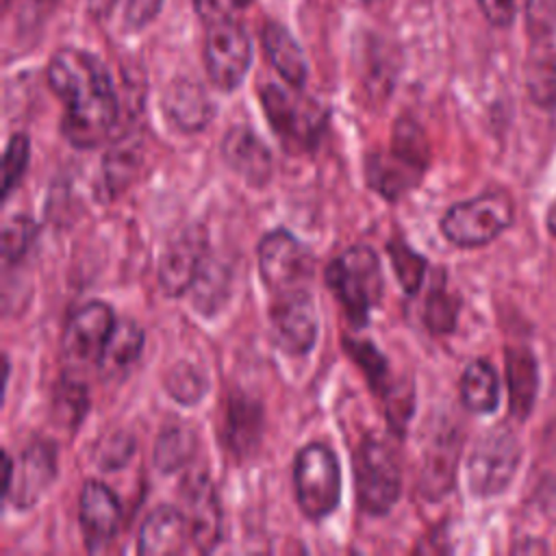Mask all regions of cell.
<instances>
[{
    "label": "cell",
    "mask_w": 556,
    "mask_h": 556,
    "mask_svg": "<svg viewBox=\"0 0 556 556\" xmlns=\"http://www.w3.org/2000/svg\"><path fill=\"white\" fill-rule=\"evenodd\" d=\"M48 85L65 106L61 130L76 148L102 143L119 115L106 65L83 48H59L48 63Z\"/></svg>",
    "instance_id": "obj_1"
},
{
    "label": "cell",
    "mask_w": 556,
    "mask_h": 556,
    "mask_svg": "<svg viewBox=\"0 0 556 556\" xmlns=\"http://www.w3.org/2000/svg\"><path fill=\"white\" fill-rule=\"evenodd\" d=\"M428 161L430 152L421 128L410 119H397L389 152L371 154L365 165V176L371 189L387 200H395L421 180Z\"/></svg>",
    "instance_id": "obj_2"
},
{
    "label": "cell",
    "mask_w": 556,
    "mask_h": 556,
    "mask_svg": "<svg viewBox=\"0 0 556 556\" xmlns=\"http://www.w3.org/2000/svg\"><path fill=\"white\" fill-rule=\"evenodd\" d=\"M326 285L337 295L348 321L363 328L382 295L378 254L369 245H352L326 267Z\"/></svg>",
    "instance_id": "obj_3"
},
{
    "label": "cell",
    "mask_w": 556,
    "mask_h": 556,
    "mask_svg": "<svg viewBox=\"0 0 556 556\" xmlns=\"http://www.w3.org/2000/svg\"><path fill=\"white\" fill-rule=\"evenodd\" d=\"M354 486L361 510L371 517L387 515L400 497V463L378 437H365L354 452Z\"/></svg>",
    "instance_id": "obj_4"
},
{
    "label": "cell",
    "mask_w": 556,
    "mask_h": 556,
    "mask_svg": "<svg viewBox=\"0 0 556 556\" xmlns=\"http://www.w3.org/2000/svg\"><path fill=\"white\" fill-rule=\"evenodd\" d=\"M293 484L300 510L319 521L341 502V465L324 443L304 445L293 460Z\"/></svg>",
    "instance_id": "obj_5"
},
{
    "label": "cell",
    "mask_w": 556,
    "mask_h": 556,
    "mask_svg": "<svg viewBox=\"0 0 556 556\" xmlns=\"http://www.w3.org/2000/svg\"><path fill=\"white\" fill-rule=\"evenodd\" d=\"M513 217L515 208L508 193L486 191L452 204L441 219V232L458 248H478L500 237L513 224Z\"/></svg>",
    "instance_id": "obj_6"
},
{
    "label": "cell",
    "mask_w": 556,
    "mask_h": 556,
    "mask_svg": "<svg viewBox=\"0 0 556 556\" xmlns=\"http://www.w3.org/2000/svg\"><path fill=\"white\" fill-rule=\"evenodd\" d=\"M261 102L271 130L287 150L304 152L315 148L326 128V111L317 102L302 100L274 83L261 89Z\"/></svg>",
    "instance_id": "obj_7"
},
{
    "label": "cell",
    "mask_w": 556,
    "mask_h": 556,
    "mask_svg": "<svg viewBox=\"0 0 556 556\" xmlns=\"http://www.w3.org/2000/svg\"><path fill=\"white\" fill-rule=\"evenodd\" d=\"M521 460V445L506 426L491 428L473 445L467 460L469 491L478 497H493L502 493Z\"/></svg>",
    "instance_id": "obj_8"
},
{
    "label": "cell",
    "mask_w": 556,
    "mask_h": 556,
    "mask_svg": "<svg viewBox=\"0 0 556 556\" xmlns=\"http://www.w3.org/2000/svg\"><path fill=\"white\" fill-rule=\"evenodd\" d=\"M56 478V447L50 441H33L24 447L13 463L4 452V504H13L17 510L35 506Z\"/></svg>",
    "instance_id": "obj_9"
},
{
    "label": "cell",
    "mask_w": 556,
    "mask_h": 556,
    "mask_svg": "<svg viewBox=\"0 0 556 556\" xmlns=\"http://www.w3.org/2000/svg\"><path fill=\"white\" fill-rule=\"evenodd\" d=\"M252 63V41L237 20L206 24L204 67L219 91H235Z\"/></svg>",
    "instance_id": "obj_10"
},
{
    "label": "cell",
    "mask_w": 556,
    "mask_h": 556,
    "mask_svg": "<svg viewBox=\"0 0 556 556\" xmlns=\"http://www.w3.org/2000/svg\"><path fill=\"white\" fill-rule=\"evenodd\" d=\"M269 321L276 345L291 354H308L317 341L319 319L313 295L306 287H293L274 293Z\"/></svg>",
    "instance_id": "obj_11"
},
{
    "label": "cell",
    "mask_w": 556,
    "mask_h": 556,
    "mask_svg": "<svg viewBox=\"0 0 556 556\" xmlns=\"http://www.w3.org/2000/svg\"><path fill=\"white\" fill-rule=\"evenodd\" d=\"M258 271L271 293L304 287L313 271V258L306 245L289 230L276 228L258 241Z\"/></svg>",
    "instance_id": "obj_12"
},
{
    "label": "cell",
    "mask_w": 556,
    "mask_h": 556,
    "mask_svg": "<svg viewBox=\"0 0 556 556\" xmlns=\"http://www.w3.org/2000/svg\"><path fill=\"white\" fill-rule=\"evenodd\" d=\"M113 308L100 300L87 302L76 308L63 332V354L74 365H98L106 339L115 326Z\"/></svg>",
    "instance_id": "obj_13"
},
{
    "label": "cell",
    "mask_w": 556,
    "mask_h": 556,
    "mask_svg": "<svg viewBox=\"0 0 556 556\" xmlns=\"http://www.w3.org/2000/svg\"><path fill=\"white\" fill-rule=\"evenodd\" d=\"M208 237L202 226H189L167 243L159 263V285L169 298L187 293L208 256Z\"/></svg>",
    "instance_id": "obj_14"
},
{
    "label": "cell",
    "mask_w": 556,
    "mask_h": 556,
    "mask_svg": "<svg viewBox=\"0 0 556 556\" xmlns=\"http://www.w3.org/2000/svg\"><path fill=\"white\" fill-rule=\"evenodd\" d=\"M182 513L191 543L200 552H211L222 539V508L215 486L204 471L189 473L182 482Z\"/></svg>",
    "instance_id": "obj_15"
},
{
    "label": "cell",
    "mask_w": 556,
    "mask_h": 556,
    "mask_svg": "<svg viewBox=\"0 0 556 556\" xmlns=\"http://www.w3.org/2000/svg\"><path fill=\"white\" fill-rule=\"evenodd\" d=\"M78 521L89 552L104 549L122 526V504L100 480H87L80 489Z\"/></svg>",
    "instance_id": "obj_16"
},
{
    "label": "cell",
    "mask_w": 556,
    "mask_h": 556,
    "mask_svg": "<svg viewBox=\"0 0 556 556\" xmlns=\"http://www.w3.org/2000/svg\"><path fill=\"white\" fill-rule=\"evenodd\" d=\"M222 156L250 187H263L274 172V156L267 143L248 126H232L222 139Z\"/></svg>",
    "instance_id": "obj_17"
},
{
    "label": "cell",
    "mask_w": 556,
    "mask_h": 556,
    "mask_svg": "<svg viewBox=\"0 0 556 556\" xmlns=\"http://www.w3.org/2000/svg\"><path fill=\"white\" fill-rule=\"evenodd\" d=\"M163 113L178 132L193 135L211 122L213 102L198 80L176 78L163 93Z\"/></svg>",
    "instance_id": "obj_18"
},
{
    "label": "cell",
    "mask_w": 556,
    "mask_h": 556,
    "mask_svg": "<svg viewBox=\"0 0 556 556\" xmlns=\"http://www.w3.org/2000/svg\"><path fill=\"white\" fill-rule=\"evenodd\" d=\"M189 526L182 508L163 504L154 508L141 523L137 549L146 556L180 554L189 541Z\"/></svg>",
    "instance_id": "obj_19"
},
{
    "label": "cell",
    "mask_w": 556,
    "mask_h": 556,
    "mask_svg": "<svg viewBox=\"0 0 556 556\" xmlns=\"http://www.w3.org/2000/svg\"><path fill=\"white\" fill-rule=\"evenodd\" d=\"M263 432V406L258 400L235 393L228 397L224 415V437L232 454L250 456L261 441Z\"/></svg>",
    "instance_id": "obj_20"
},
{
    "label": "cell",
    "mask_w": 556,
    "mask_h": 556,
    "mask_svg": "<svg viewBox=\"0 0 556 556\" xmlns=\"http://www.w3.org/2000/svg\"><path fill=\"white\" fill-rule=\"evenodd\" d=\"M261 39L269 63L282 76V80L293 89H302L308 78V63L295 37L282 24L267 22Z\"/></svg>",
    "instance_id": "obj_21"
},
{
    "label": "cell",
    "mask_w": 556,
    "mask_h": 556,
    "mask_svg": "<svg viewBox=\"0 0 556 556\" xmlns=\"http://www.w3.org/2000/svg\"><path fill=\"white\" fill-rule=\"evenodd\" d=\"M458 452H460V441H458L456 432L439 434L426 447L421 476H419V486L426 497L437 500L452 489L454 476H456Z\"/></svg>",
    "instance_id": "obj_22"
},
{
    "label": "cell",
    "mask_w": 556,
    "mask_h": 556,
    "mask_svg": "<svg viewBox=\"0 0 556 556\" xmlns=\"http://www.w3.org/2000/svg\"><path fill=\"white\" fill-rule=\"evenodd\" d=\"M506 380L510 395V413L517 419H526L534 406L539 389L536 358L528 348L506 350Z\"/></svg>",
    "instance_id": "obj_23"
},
{
    "label": "cell",
    "mask_w": 556,
    "mask_h": 556,
    "mask_svg": "<svg viewBox=\"0 0 556 556\" xmlns=\"http://www.w3.org/2000/svg\"><path fill=\"white\" fill-rule=\"evenodd\" d=\"M143 330L132 319H117L100 354L98 369L104 378L124 376L141 356Z\"/></svg>",
    "instance_id": "obj_24"
},
{
    "label": "cell",
    "mask_w": 556,
    "mask_h": 556,
    "mask_svg": "<svg viewBox=\"0 0 556 556\" xmlns=\"http://www.w3.org/2000/svg\"><path fill=\"white\" fill-rule=\"evenodd\" d=\"M141 165H143L141 137L128 135L115 141L106 150V156L102 159V178L109 195L115 198L124 193L130 187V182L137 178Z\"/></svg>",
    "instance_id": "obj_25"
},
{
    "label": "cell",
    "mask_w": 556,
    "mask_h": 556,
    "mask_svg": "<svg viewBox=\"0 0 556 556\" xmlns=\"http://www.w3.org/2000/svg\"><path fill=\"white\" fill-rule=\"evenodd\" d=\"M460 402L471 413H493L500 402V382L486 361H471L460 376Z\"/></svg>",
    "instance_id": "obj_26"
},
{
    "label": "cell",
    "mask_w": 556,
    "mask_h": 556,
    "mask_svg": "<svg viewBox=\"0 0 556 556\" xmlns=\"http://www.w3.org/2000/svg\"><path fill=\"white\" fill-rule=\"evenodd\" d=\"M230 280H232V274H230L228 265L217 258L206 256L191 289H189L193 306L202 315H215L228 300Z\"/></svg>",
    "instance_id": "obj_27"
},
{
    "label": "cell",
    "mask_w": 556,
    "mask_h": 556,
    "mask_svg": "<svg viewBox=\"0 0 556 556\" xmlns=\"http://www.w3.org/2000/svg\"><path fill=\"white\" fill-rule=\"evenodd\" d=\"M195 452V432L187 424H167L154 443V465L163 473L182 469Z\"/></svg>",
    "instance_id": "obj_28"
},
{
    "label": "cell",
    "mask_w": 556,
    "mask_h": 556,
    "mask_svg": "<svg viewBox=\"0 0 556 556\" xmlns=\"http://www.w3.org/2000/svg\"><path fill=\"white\" fill-rule=\"evenodd\" d=\"M345 354L352 356V361L363 369L369 387L384 400V395L393 389L389 380V365L384 354L367 339H343Z\"/></svg>",
    "instance_id": "obj_29"
},
{
    "label": "cell",
    "mask_w": 556,
    "mask_h": 556,
    "mask_svg": "<svg viewBox=\"0 0 556 556\" xmlns=\"http://www.w3.org/2000/svg\"><path fill=\"white\" fill-rule=\"evenodd\" d=\"M165 389L176 402L191 406L204 397L208 389V380L200 367H195L193 363L180 361L169 367L165 376Z\"/></svg>",
    "instance_id": "obj_30"
},
{
    "label": "cell",
    "mask_w": 556,
    "mask_h": 556,
    "mask_svg": "<svg viewBox=\"0 0 556 556\" xmlns=\"http://www.w3.org/2000/svg\"><path fill=\"white\" fill-rule=\"evenodd\" d=\"M89 410V393L85 384L63 378L54 391V419L65 428H74Z\"/></svg>",
    "instance_id": "obj_31"
},
{
    "label": "cell",
    "mask_w": 556,
    "mask_h": 556,
    "mask_svg": "<svg viewBox=\"0 0 556 556\" xmlns=\"http://www.w3.org/2000/svg\"><path fill=\"white\" fill-rule=\"evenodd\" d=\"M389 256H391V267L397 276V282L402 289L413 295L419 291L424 274H426V258L410 250L404 241H391L389 243Z\"/></svg>",
    "instance_id": "obj_32"
},
{
    "label": "cell",
    "mask_w": 556,
    "mask_h": 556,
    "mask_svg": "<svg viewBox=\"0 0 556 556\" xmlns=\"http://www.w3.org/2000/svg\"><path fill=\"white\" fill-rule=\"evenodd\" d=\"M37 237V224L28 215H13L2 226V261L17 263Z\"/></svg>",
    "instance_id": "obj_33"
},
{
    "label": "cell",
    "mask_w": 556,
    "mask_h": 556,
    "mask_svg": "<svg viewBox=\"0 0 556 556\" xmlns=\"http://www.w3.org/2000/svg\"><path fill=\"white\" fill-rule=\"evenodd\" d=\"M456 317H458V300L441 287L432 289L426 300V311H424L426 326L437 334L452 332L456 326Z\"/></svg>",
    "instance_id": "obj_34"
},
{
    "label": "cell",
    "mask_w": 556,
    "mask_h": 556,
    "mask_svg": "<svg viewBox=\"0 0 556 556\" xmlns=\"http://www.w3.org/2000/svg\"><path fill=\"white\" fill-rule=\"evenodd\" d=\"M30 156V141L24 132L11 135L7 148H4V180H2V193L4 198L11 195V191L20 185Z\"/></svg>",
    "instance_id": "obj_35"
},
{
    "label": "cell",
    "mask_w": 556,
    "mask_h": 556,
    "mask_svg": "<svg viewBox=\"0 0 556 556\" xmlns=\"http://www.w3.org/2000/svg\"><path fill=\"white\" fill-rule=\"evenodd\" d=\"M526 22L534 39L552 37L556 30V0H528Z\"/></svg>",
    "instance_id": "obj_36"
},
{
    "label": "cell",
    "mask_w": 556,
    "mask_h": 556,
    "mask_svg": "<svg viewBox=\"0 0 556 556\" xmlns=\"http://www.w3.org/2000/svg\"><path fill=\"white\" fill-rule=\"evenodd\" d=\"M250 2L252 0H193V7L204 24H213L222 20H237V15L245 11Z\"/></svg>",
    "instance_id": "obj_37"
},
{
    "label": "cell",
    "mask_w": 556,
    "mask_h": 556,
    "mask_svg": "<svg viewBox=\"0 0 556 556\" xmlns=\"http://www.w3.org/2000/svg\"><path fill=\"white\" fill-rule=\"evenodd\" d=\"M132 452H135V441H132V437L119 432V434L111 437V439L102 445V450L98 452V465H100L102 469H106V471H115V469H119V467H124V465L128 463V458L132 456Z\"/></svg>",
    "instance_id": "obj_38"
},
{
    "label": "cell",
    "mask_w": 556,
    "mask_h": 556,
    "mask_svg": "<svg viewBox=\"0 0 556 556\" xmlns=\"http://www.w3.org/2000/svg\"><path fill=\"white\" fill-rule=\"evenodd\" d=\"M161 7H163V0H126L124 24L130 30H139L159 15Z\"/></svg>",
    "instance_id": "obj_39"
},
{
    "label": "cell",
    "mask_w": 556,
    "mask_h": 556,
    "mask_svg": "<svg viewBox=\"0 0 556 556\" xmlns=\"http://www.w3.org/2000/svg\"><path fill=\"white\" fill-rule=\"evenodd\" d=\"M478 4L493 26H508L515 17V0H478Z\"/></svg>",
    "instance_id": "obj_40"
},
{
    "label": "cell",
    "mask_w": 556,
    "mask_h": 556,
    "mask_svg": "<svg viewBox=\"0 0 556 556\" xmlns=\"http://www.w3.org/2000/svg\"><path fill=\"white\" fill-rule=\"evenodd\" d=\"M117 0H87V9L93 17H106Z\"/></svg>",
    "instance_id": "obj_41"
},
{
    "label": "cell",
    "mask_w": 556,
    "mask_h": 556,
    "mask_svg": "<svg viewBox=\"0 0 556 556\" xmlns=\"http://www.w3.org/2000/svg\"><path fill=\"white\" fill-rule=\"evenodd\" d=\"M547 228H549V232L556 237V200H554L552 206L547 208Z\"/></svg>",
    "instance_id": "obj_42"
},
{
    "label": "cell",
    "mask_w": 556,
    "mask_h": 556,
    "mask_svg": "<svg viewBox=\"0 0 556 556\" xmlns=\"http://www.w3.org/2000/svg\"><path fill=\"white\" fill-rule=\"evenodd\" d=\"M363 2H376V0H363Z\"/></svg>",
    "instance_id": "obj_43"
},
{
    "label": "cell",
    "mask_w": 556,
    "mask_h": 556,
    "mask_svg": "<svg viewBox=\"0 0 556 556\" xmlns=\"http://www.w3.org/2000/svg\"><path fill=\"white\" fill-rule=\"evenodd\" d=\"M554 113H556V106H554Z\"/></svg>",
    "instance_id": "obj_44"
}]
</instances>
